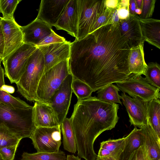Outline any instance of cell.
<instances>
[{
    "instance_id": "d6a6232c",
    "label": "cell",
    "mask_w": 160,
    "mask_h": 160,
    "mask_svg": "<svg viewBox=\"0 0 160 160\" xmlns=\"http://www.w3.org/2000/svg\"><path fill=\"white\" fill-rule=\"evenodd\" d=\"M113 10H114L109 9L107 8L106 11L98 18L92 28L90 33L99 28L111 24Z\"/></svg>"
},
{
    "instance_id": "4316f807",
    "label": "cell",
    "mask_w": 160,
    "mask_h": 160,
    "mask_svg": "<svg viewBox=\"0 0 160 160\" xmlns=\"http://www.w3.org/2000/svg\"><path fill=\"white\" fill-rule=\"evenodd\" d=\"M119 89L117 86L111 83L98 90L97 98L104 102L116 103L122 105L120 96L118 93Z\"/></svg>"
},
{
    "instance_id": "1f68e13d",
    "label": "cell",
    "mask_w": 160,
    "mask_h": 160,
    "mask_svg": "<svg viewBox=\"0 0 160 160\" xmlns=\"http://www.w3.org/2000/svg\"><path fill=\"white\" fill-rule=\"evenodd\" d=\"M21 140L7 129L0 126V149L18 144Z\"/></svg>"
},
{
    "instance_id": "7dc6e473",
    "label": "cell",
    "mask_w": 160,
    "mask_h": 160,
    "mask_svg": "<svg viewBox=\"0 0 160 160\" xmlns=\"http://www.w3.org/2000/svg\"><path fill=\"white\" fill-rule=\"evenodd\" d=\"M137 8L142 9L143 0H135Z\"/></svg>"
},
{
    "instance_id": "83f0119b",
    "label": "cell",
    "mask_w": 160,
    "mask_h": 160,
    "mask_svg": "<svg viewBox=\"0 0 160 160\" xmlns=\"http://www.w3.org/2000/svg\"><path fill=\"white\" fill-rule=\"evenodd\" d=\"M21 160H67L64 152L61 150L57 152H37L30 153L23 152Z\"/></svg>"
},
{
    "instance_id": "bcb514c9",
    "label": "cell",
    "mask_w": 160,
    "mask_h": 160,
    "mask_svg": "<svg viewBox=\"0 0 160 160\" xmlns=\"http://www.w3.org/2000/svg\"><path fill=\"white\" fill-rule=\"evenodd\" d=\"M95 160H117L114 158L110 157H100L97 156Z\"/></svg>"
},
{
    "instance_id": "f907efd6",
    "label": "cell",
    "mask_w": 160,
    "mask_h": 160,
    "mask_svg": "<svg viewBox=\"0 0 160 160\" xmlns=\"http://www.w3.org/2000/svg\"><path fill=\"white\" fill-rule=\"evenodd\" d=\"M0 160H4L0 155Z\"/></svg>"
},
{
    "instance_id": "e575fe53",
    "label": "cell",
    "mask_w": 160,
    "mask_h": 160,
    "mask_svg": "<svg viewBox=\"0 0 160 160\" xmlns=\"http://www.w3.org/2000/svg\"><path fill=\"white\" fill-rule=\"evenodd\" d=\"M65 39L56 34L53 30L52 33L41 41L36 46L37 47L52 44L66 41Z\"/></svg>"
},
{
    "instance_id": "f1b7e54d",
    "label": "cell",
    "mask_w": 160,
    "mask_h": 160,
    "mask_svg": "<svg viewBox=\"0 0 160 160\" xmlns=\"http://www.w3.org/2000/svg\"><path fill=\"white\" fill-rule=\"evenodd\" d=\"M144 75L148 82L151 85L160 89V66L155 62L149 63Z\"/></svg>"
},
{
    "instance_id": "74e56055",
    "label": "cell",
    "mask_w": 160,
    "mask_h": 160,
    "mask_svg": "<svg viewBox=\"0 0 160 160\" xmlns=\"http://www.w3.org/2000/svg\"><path fill=\"white\" fill-rule=\"evenodd\" d=\"M118 12L120 20L125 19L129 16L128 7H119Z\"/></svg>"
},
{
    "instance_id": "5b68a950",
    "label": "cell",
    "mask_w": 160,
    "mask_h": 160,
    "mask_svg": "<svg viewBox=\"0 0 160 160\" xmlns=\"http://www.w3.org/2000/svg\"><path fill=\"white\" fill-rule=\"evenodd\" d=\"M70 73L68 60L60 62L44 72L37 90L38 101L49 104L50 98Z\"/></svg>"
},
{
    "instance_id": "b9f144b4",
    "label": "cell",
    "mask_w": 160,
    "mask_h": 160,
    "mask_svg": "<svg viewBox=\"0 0 160 160\" xmlns=\"http://www.w3.org/2000/svg\"><path fill=\"white\" fill-rule=\"evenodd\" d=\"M120 19L118 14V9L113 11L112 17V23L118 24Z\"/></svg>"
},
{
    "instance_id": "2e32d148",
    "label": "cell",
    "mask_w": 160,
    "mask_h": 160,
    "mask_svg": "<svg viewBox=\"0 0 160 160\" xmlns=\"http://www.w3.org/2000/svg\"><path fill=\"white\" fill-rule=\"evenodd\" d=\"M23 43L35 46L50 34L52 27L42 21L36 18L28 24L21 26Z\"/></svg>"
},
{
    "instance_id": "f546056e",
    "label": "cell",
    "mask_w": 160,
    "mask_h": 160,
    "mask_svg": "<svg viewBox=\"0 0 160 160\" xmlns=\"http://www.w3.org/2000/svg\"><path fill=\"white\" fill-rule=\"evenodd\" d=\"M72 92L77 96L78 100L90 97L93 92L91 88L87 84L75 78H73L72 81Z\"/></svg>"
},
{
    "instance_id": "7402d4cb",
    "label": "cell",
    "mask_w": 160,
    "mask_h": 160,
    "mask_svg": "<svg viewBox=\"0 0 160 160\" xmlns=\"http://www.w3.org/2000/svg\"><path fill=\"white\" fill-rule=\"evenodd\" d=\"M143 144L142 129L135 127L125 137L123 151L118 160H128L133 152Z\"/></svg>"
},
{
    "instance_id": "681fc988",
    "label": "cell",
    "mask_w": 160,
    "mask_h": 160,
    "mask_svg": "<svg viewBox=\"0 0 160 160\" xmlns=\"http://www.w3.org/2000/svg\"><path fill=\"white\" fill-rule=\"evenodd\" d=\"M2 58L0 57V66H1V62H2Z\"/></svg>"
},
{
    "instance_id": "30bf717a",
    "label": "cell",
    "mask_w": 160,
    "mask_h": 160,
    "mask_svg": "<svg viewBox=\"0 0 160 160\" xmlns=\"http://www.w3.org/2000/svg\"><path fill=\"white\" fill-rule=\"evenodd\" d=\"M73 78L70 73L50 98L49 102L61 126L66 118L70 104L72 91V84Z\"/></svg>"
},
{
    "instance_id": "7a4b0ae2",
    "label": "cell",
    "mask_w": 160,
    "mask_h": 160,
    "mask_svg": "<svg viewBox=\"0 0 160 160\" xmlns=\"http://www.w3.org/2000/svg\"><path fill=\"white\" fill-rule=\"evenodd\" d=\"M119 106L116 103L100 101L95 96L78 101L69 118L79 157L85 160L97 158L94 141L102 132L115 127L119 118Z\"/></svg>"
},
{
    "instance_id": "4dcf8cb0",
    "label": "cell",
    "mask_w": 160,
    "mask_h": 160,
    "mask_svg": "<svg viewBox=\"0 0 160 160\" xmlns=\"http://www.w3.org/2000/svg\"><path fill=\"white\" fill-rule=\"evenodd\" d=\"M21 0H0V13L3 18H14L13 14L18 4Z\"/></svg>"
},
{
    "instance_id": "7bdbcfd3",
    "label": "cell",
    "mask_w": 160,
    "mask_h": 160,
    "mask_svg": "<svg viewBox=\"0 0 160 160\" xmlns=\"http://www.w3.org/2000/svg\"><path fill=\"white\" fill-rule=\"evenodd\" d=\"M1 89L9 94L13 93L15 91L14 88L12 86L6 85H3L1 87Z\"/></svg>"
},
{
    "instance_id": "d6986e66",
    "label": "cell",
    "mask_w": 160,
    "mask_h": 160,
    "mask_svg": "<svg viewBox=\"0 0 160 160\" xmlns=\"http://www.w3.org/2000/svg\"><path fill=\"white\" fill-rule=\"evenodd\" d=\"M142 34L144 41L160 49V20L149 18L141 19L139 16Z\"/></svg>"
},
{
    "instance_id": "836d02e7",
    "label": "cell",
    "mask_w": 160,
    "mask_h": 160,
    "mask_svg": "<svg viewBox=\"0 0 160 160\" xmlns=\"http://www.w3.org/2000/svg\"><path fill=\"white\" fill-rule=\"evenodd\" d=\"M156 2V0H143L142 13L139 16L141 19L149 18L152 16Z\"/></svg>"
},
{
    "instance_id": "ac0fdd59",
    "label": "cell",
    "mask_w": 160,
    "mask_h": 160,
    "mask_svg": "<svg viewBox=\"0 0 160 160\" xmlns=\"http://www.w3.org/2000/svg\"><path fill=\"white\" fill-rule=\"evenodd\" d=\"M33 107L34 121L36 128H52L60 126L49 104L35 101Z\"/></svg>"
},
{
    "instance_id": "60d3db41",
    "label": "cell",
    "mask_w": 160,
    "mask_h": 160,
    "mask_svg": "<svg viewBox=\"0 0 160 160\" xmlns=\"http://www.w3.org/2000/svg\"><path fill=\"white\" fill-rule=\"evenodd\" d=\"M136 8L137 6L135 0H129L128 6L129 14L132 15H136L135 11Z\"/></svg>"
},
{
    "instance_id": "52a82bcc",
    "label": "cell",
    "mask_w": 160,
    "mask_h": 160,
    "mask_svg": "<svg viewBox=\"0 0 160 160\" xmlns=\"http://www.w3.org/2000/svg\"><path fill=\"white\" fill-rule=\"evenodd\" d=\"M116 83L120 91L132 97L147 102L160 98V89L149 83L141 75L131 74L125 80Z\"/></svg>"
},
{
    "instance_id": "ab89813d",
    "label": "cell",
    "mask_w": 160,
    "mask_h": 160,
    "mask_svg": "<svg viewBox=\"0 0 160 160\" xmlns=\"http://www.w3.org/2000/svg\"><path fill=\"white\" fill-rule=\"evenodd\" d=\"M4 51V40L0 23V57L2 58Z\"/></svg>"
},
{
    "instance_id": "484cf974",
    "label": "cell",
    "mask_w": 160,
    "mask_h": 160,
    "mask_svg": "<svg viewBox=\"0 0 160 160\" xmlns=\"http://www.w3.org/2000/svg\"><path fill=\"white\" fill-rule=\"evenodd\" d=\"M147 117L148 122L158 136L160 138L159 99H154L148 102Z\"/></svg>"
},
{
    "instance_id": "ba28073f",
    "label": "cell",
    "mask_w": 160,
    "mask_h": 160,
    "mask_svg": "<svg viewBox=\"0 0 160 160\" xmlns=\"http://www.w3.org/2000/svg\"><path fill=\"white\" fill-rule=\"evenodd\" d=\"M37 48L36 46L24 43L6 58L2 60L5 75L11 83H16L19 80L29 57Z\"/></svg>"
},
{
    "instance_id": "ee69618b",
    "label": "cell",
    "mask_w": 160,
    "mask_h": 160,
    "mask_svg": "<svg viewBox=\"0 0 160 160\" xmlns=\"http://www.w3.org/2000/svg\"><path fill=\"white\" fill-rule=\"evenodd\" d=\"M129 0H120L119 7H128Z\"/></svg>"
},
{
    "instance_id": "d590c367",
    "label": "cell",
    "mask_w": 160,
    "mask_h": 160,
    "mask_svg": "<svg viewBox=\"0 0 160 160\" xmlns=\"http://www.w3.org/2000/svg\"><path fill=\"white\" fill-rule=\"evenodd\" d=\"M128 160H150L148 152L144 145L133 152Z\"/></svg>"
},
{
    "instance_id": "3957f363",
    "label": "cell",
    "mask_w": 160,
    "mask_h": 160,
    "mask_svg": "<svg viewBox=\"0 0 160 160\" xmlns=\"http://www.w3.org/2000/svg\"><path fill=\"white\" fill-rule=\"evenodd\" d=\"M0 126L7 129L20 140L30 138L36 128L33 106L15 109L0 102Z\"/></svg>"
},
{
    "instance_id": "44dd1931",
    "label": "cell",
    "mask_w": 160,
    "mask_h": 160,
    "mask_svg": "<svg viewBox=\"0 0 160 160\" xmlns=\"http://www.w3.org/2000/svg\"><path fill=\"white\" fill-rule=\"evenodd\" d=\"M142 42L138 46L130 49L128 58V67L130 74L144 75L147 67L144 57Z\"/></svg>"
},
{
    "instance_id": "8fae6325",
    "label": "cell",
    "mask_w": 160,
    "mask_h": 160,
    "mask_svg": "<svg viewBox=\"0 0 160 160\" xmlns=\"http://www.w3.org/2000/svg\"><path fill=\"white\" fill-rule=\"evenodd\" d=\"M4 40V51L2 60L6 58L24 43L21 26L14 18L4 19L0 17Z\"/></svg>"
},
{
    "instance_id": "ffe728a7",
    "label": "cell",
    "mask_w": 160,
    "mask_h": 160,
    "mask_svg": "<svg viewBox=\"0 0 160 160\" xmlns=\"http://www.w3.org/2000/svg\"><path fill=\"white\" fill-rule=\"evenodd\" d=\"M142 131L143 144L148 152L150 160H160V138L149 123L140 128Z\"/></svg>"
},
{
    "instance_id": "4fadbf2b",
    "label": "cell",
    "mask_w": 160,
    "mask_h": 160,
    "mask_svg": "<svg viewBox=\"0 0 160 160\" xmlns=\"http://www.w3.org/2000/svg\"><path fill=\"white\" fill-rule=\"evenodd\" d=\"M71 43L70 42L66 41L37 47L44 56V72L60 62L69 59Z\"/></svg>"
},
{
    "instance_id": "9a60e30c",
    "label": "cell",
    "mask_w": 160,
    "mask_h": 160,
    "mask_svg": "<svg viewBox=\"0 0 160 160\" xmlns=\"http://www.w3.org/2000/svg\"><path fill=\"white\" fill-rule=\"evenodd\" d=\"M78 0H69L54 25L57 30H62L75 38L78 34Z\"/></svg>"
},
{
    "instance_id": "e0dca14e",
    "label": "cell",
    "mask_w": 160,
    "mask_h": 160,
    "mask_svg": "<svg viewBox=\"0 0 160 160\" xmlns=\"http://www.w3.org/2000/svg\"><path fill=\"white\" fill-rule=\"evenodd\" d=\"M69 0H42L36 19L54 26Z\"/></svg>"
},
{
    "instance_id": "d4e9b609",
    "label": "cell",
    "mask_w": 160,
    "mask_h": 160,
    "mask_svg": "<svg viewBox=\"0 0 160 160\" xmlns=\"http://www.w3.org/2000/svg\"><path fill=\"white\" fill-rule=\"evenodd\" d=\"M63 136L64 149L75 153L77 151L76 142L74 131L70 118H66L61 125Z\"/></svg>"
},
{
    "instance_id": "c3c4849f",
    "label": "cell",
    "mask_w": 160,
    "mask_h": 160,
    "mask_svg": "<svg viewBox=\"0 0 160 160\" xmlns=\"http://www.w3.org/2000/svg\"><path fill=\"white\" fill-rule=\"evenodd\" d=\"M135 12L136 15H140L142 13V9L137 8Z\"/></svg>"
},
{
    "instance_id": "603a6c76",
    "label": "cell",
    "mask_w": 160,
    "mask_h": 160,
    "mask_svg": "<svg viewBox=\"0 0 160 160\" xmlns=\"http://www.w3.org/2000/svg\"><path fill=\"white\" fill-rule=\"evenodd\" d=\"M125 137L116 139H109L100 143L98 156L110 157L118 160L125 144Z\"/></svg>"
},
{
    "instance_id": "f35d334b",
    "label": "cell",
    "mask_w": 160,
    "mask_h": 160,
    "mask_svg": "<svg viewBox=\"0 0 160 160\" xmlns=\"http://www.w3.org/2000/svg\"><path fill=\"white\" fill-rule=\"evenodd\" d=\"M120 0H105V3L107 8L114 10L118 9Z\"/></svg>"
},
{
    "instance_id": "7c38bea8",
    "label": "cell",
    "mask_w": 160,
    "mask_h": 160,
    "mask_svg": "<svg viewBox=\"0 0 160 160\" xmlns=\"http://www.w3.org/2000/svg\"><path fill=\"white\" fill-rule=\"evenodd\" d=\"M120 98L126 109L131 125L140 128L146 125L148 102L138 97H131L123 93H121Z\"/></svg>"
},
{
    "instance_id": "f6af8a7d",
    "label": "cell",
    "mask_w": 160,
    "mask_h": 160,
    "mask_svg": "<svg viewBox=\"0 0 160 160\" xmlns=\"http://www.w3.org/2000/svg\"><path fill=\"white\" fill-rule=\"evenodd\" d=\"M67 160H81V158L78 156H75L73 155H68L67 156Z\"/></svg>"
},
{
    "instance_id": "8992f818",
    "label": "cell",
    "mask_w": 160,
    "mask_h": 160,
    "mask_svg": "<svg viewBox=\"0 0 160 160\" xmlns=\"http://www.w3.org/2000/svg\"><path fill=\"white\" fill-rule=\"evenodd\" d=\"M78 21L76 40L90 33L98 18L107 9L105 0H78Z\"/></svg>"
},
{
    "instance_id": "6da1fadb",
    "label": "cell",
    "mask_w": 160,
    "mask_h": 160,
    "mask_svg": "<svg viewBox=\"0 0 160 160\" xmlns=\"http://www.w3.org/2000/svg\"><path fill=\"white\" fill-rule=\"evenodd\" d=\"M130 48L121 36L118 24L99 28L71 42L68 59L70 73L85 83L93 92L125 80L130 74Z\"/></svg>"
},
{
    "instance_id": "8d00e7d4",
    "label": "cell",
    "mask_w": 160,
    "mask_h": 160,
    "mask_svg": "<svg viewBox=\"0 0 160 160\" xmlns=\"http://www.w3.org/2000/svg\"><path fill=\"white\" fill-rule=\"evenodd\" d=\"M18 144L0 149V155L4 160H13Z\"/></svg>"
},
{
    "instance_id": "816d5d0a",
    "label": "cell",
    "mask_w": 160,
    "mask_h": 160,
    "mask_svg": "<svg viewBox=\"0 0 160 160\" xmlns=\"http://www.w3.org/2000/svg\"><path fill=\"white\" fill-rule=\"evenodd\" d=\"M0 58H1V57H0Z\"/></svg>"
},
{
    "instance_id": "277c9868",
    "label": "cell",
    "mask_w": 160,
    "mask_h": 160,
    "mask_svg": "<svg viewBox=\"0 0 160 160\" xmlns=\"http://www.w3.org/2000/svg\"><path fill=\"white\" fill-rule=\"evenodd\" d=\"M44 69V56L37 48L29 57L19 80L16 83L17 91L27 100L38 101L37 90Z\"/></svg>"
},
{
    "instance_id": "9c48e42d",
    "label": "cell",
    "mask_w": 160,
    "mask_h": 160,
    "mask_svg": "<svg viewBox=\"0 0 160 160\" xmlns=\"http://www.w3.org/2000/svg\"><path fill=\"white\" fill-rule=\"evenodd\" d=\"M30 138L37 152H58L61 144V126L36 128Z\"/></svg>"
},
{
    "instance_id": "5bb4252c",
    "label": "cell",
    "mask_w": 160,
    "mask_h": 160,
    "mask_svg": "<svg viewBox=\"0 0 160 160\" xmlns=\"http://www.w3.org/2000/svg\"><path fill=\"white\" fill-rule=\"evenodd\" d=\"M138 16L137 15L129 14L128 18L120 20L118 23L120 34L126 39L130 48L145 41Z\"/></svg>"
},
{
    "instance_id": "cb8c5ba5",
    "label": "cell",
    "mask_w": 160,
    "mask_h": 160,
    "mask_svg": "<svg viewBox=\"0 0 160 160\" xmlns=\"http://www.w3.org/2000/svg\"><path fill=\"white\" fill-rule=\"evenodd\" d=\"M5 72L4 69L0 66V102L15 109H23L31 107L19 98L15 97L1 89L2 86L5 84Z\"/></svg>"
}]
</instances>
